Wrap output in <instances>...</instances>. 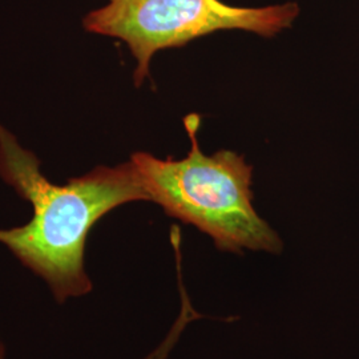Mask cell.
<instances>
[{
  "label": "cell",
  "instance_id": "5b68a950",
  "mask_svg": "<svg viewBox=\"0 0 359 359\" xmlns=\"http://www.w3.org/2000/svg\"><path fill=\"white\" fill-rule=\"evenodd\" d=\"M4 346H3V344L0 342V359H6V357H4Z\"/></svg>",
  "mask_w": 359,
  "mask_h": 359
},
{
  "label": "cell",
  "instance_id": "7a4b0ae2",
  "mask_svg": "<svg viewBox=\"0 0 359 359\" xmlns=\"http://www.w3.org/2000/svg\"><path fill=\"white\" fill-rule=\"evenodd\" d=\"M184 123L192 142L185 158L161 160L144 152L130 156L148 201L208 234L218 250L280 253L281 238L253 206V168L231 151L203 154L196 137L200 117L189 115Z\"/></svg>",
  "mask_w": 359,
  "mask_h": 359
},
{
  "label": "cell",
  "instance_id": "277c9868",
  "mask_svg": "<svg viewBox=\"0 0 359 359\" xmlns=\"http://www.w3.org/2000/svg\"><path fill=\"white\" fill-rule=\"evenodd\" d=\"M170 350H172V344L169 341H164L161 346L157 347L154 353L145 359H165Z\"/></svg>",
  "mask_w": 359,
  "mask_h": 359
},
{
  "label": "cell",
  "instance_id": "3957f363",
  "mask_svg": "<svg viewBox=\"0 0 359 359\" xmlns=\"http://www.w3.org/2000/svg\"><path fill=\"white\" fill-rule=\"evenodd\" d=\"M297 3L236 7L221 0H109L83 19L84 29L127 43L137 65L135 86L149 76L154 53L180 48L222 29H243L273 38L293 25Z\"/></svg>",
  "mask_w": 359,
  "mask_h": 359
},
{
  "label": "cell",
  "instance_id": "6da1fadb",
  "mask_svg": "<svg viewBox=\"0 0 359 359\" xmlns=\"http://www.w3.org/2000/svg\"><path fill=\"white\" fill-rule=\"evenodd\" d=\"M39 165L36 156L0 126V177L32 206L27 224L0 229V243L63 304L92 290L84 256L95 224L117 206L148 201V196L130 160L95 168L65 185L52 184Z\"/></svg>",
  "mask_w": 359,
  "mask_h": 359
}]
</instances>
